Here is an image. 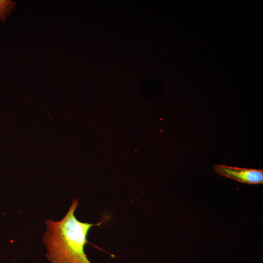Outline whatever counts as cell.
<instances>
[{"mask_svg":"<svg viewBox=\"0 0 263 263\" xmlns=\"http://www.w3.org/2000/svg\"><path fill=\"white\" fill-rule=\"evenodd\" d=\"M213 170L220 175L238 182L249 184L263 183V169L240 168L225 165H215Z\"/></svg>","mask_w":263,"mask_h":263,"instance_id":"7a4b0ae2","label":"cell"},{"mask_svg":"<svg viewBox=\"0 0 263 263\" xmlns=\"http://www.w3.org/2000/svg\"><path fill=\"white\" fill-rule=\"evenodd\" d=\"M79 204L74 200L65 216L60 220L48 219L43 241L47 248L46 256L51 263H92L84 247L88 243L90 229L98 224H89L78 220L75 212Z\"/></svg>","mask_w":263,"mask_h":263,"instance_id":"6da1fadb","label":"cell"},{"mask_svg":"<svg viewBox=\"0 0 263 263\" xmlns=\"http://www.w3.org/2000/svg\"><path fill=\"white\" fill-rule=\"evenodd\" d=\"M17 6V3L12 0H0V20L4 22Z\"/></svg>","mask_w":263,"mask_h":263,"instance_id":"3957f363","label":"cell"}]
</instances>
